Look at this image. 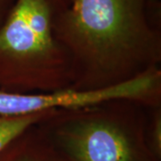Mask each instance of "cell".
Returning <instances> with one entry per match:
<instances>
[{
	"label": "cell",
	"instance_id": "8",
	"mask_svg": "<svg viewBox=\"0 0 161 161\" xmlns=\"http://www.w3.org/2000/svg\"><path fill=\"white\" fill-rule=\"evenodd\" d=\"M16 0H0V26L6 20Z\"/></svg>",
	"mask_w": 161,
	"mask_h": 161
},
{
	"label": "cell",
	"instance_id": "1",
	"mask_svg": "<svg viewBox=\"0 0 161 161\" xmlns=\"http://www.w3.org/2000/svg\"><path fill=\"white\" fill-rule=\"evenodd\" d=\"M147 0H70L56 15V37L68 55L70 89L116 86L160 68L161 30Z\"/></svg>",
	"mask_w": 161,
	"mask_h": 161
},
{
	"label": "cell",
	"instance_id": "7",
	"mask_svg": "<svg viewBox=\"0 0 161 161\" xmlns=\"http://www.w3.org/2000/svg\"><path fill=\"white\" fill-rule=\"evenodd\" d=\"M145 139L151 153L161 160V104L146 107Z\"/></svg>",
	"mask_w": 161,
	"mask_h": 161
},
{
	"label": "cell",
	"instance_id": "2",
	"mask_svg": "<svg viewBox=\"0 0 161 161\" xmlns=\"http://www.w3.org/2000/svg\"><path fill=\"white\" fill-rule=\"evenodd\" d=\"M70 0H16L0 26V90L56 92L73 82L68 55L54 22Z\"/></svg>",
	"mask_w": 161,
	"mask_h": 161
},
{
	"label": "cell",
	"instance_id": "3",
	"mask_svg": "<svg viewBox=\"0 0 161 161\" xmlns=\"http://www.w3.org/2000/svg\"><path fill=\"white\" fill-rule=\"evenodd\" d=\"M146 107L121 99L56 110L37 127L64 161H161L146 142Z\"/></svg>",
	"mask_w": 161,
	"mask_h": 161
},
{
	"label": "cell",
	"instance_id": "5",
	"mask_svg": "<svg viewBox=\"0 0 161 161\" xmlns=\"http://www.w3.org/2000/svg\"><path fill=\"white\" fill-rule=\"evenodd\" d=\"M37 125L6 145L0 151V161H64Z\"/></svg>",
	"mask_w": 161,
	"mask_h": 161
},
{
	"label": "cell",
	"instance_id": "4",
	"mask_svg": "<svg viewBox=\"0 0 161 161\" xmlns=\"http://www.w3.org/2000/svg\"><path fill=\"white\" fill-rule=\"evenodd\" d=\"M127 99L146 106L161 104V69L152 70L116 86L77 91L14 93L0 90V115L27 116L62 109H75L112 100Z\"/></svg>",
	"mask_w": 161,
	"mask_h": 161
},
{
	"label": "cell",
	"instance_id": "6",
	"mask_svg": "<svg viewBox=\"0 0 161 161\" xmlns=\"http://www.w3.org/2000/svg\"><path fill=\"white\" fill-rule=\"evenodd\" d=\"M56 111V110H55ZM54 111L38 115L8 117L0 115V151L22 132L39 124Z\"/></svg>",
	"mask_w": 161,
	"mask_h": 161
}]
</instances>
